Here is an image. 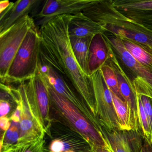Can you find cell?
I'll return each instance as SVG.
<instances>
[{
  "label": "cell",
  "instance_id": "obj_23",
  "mask_svg": "<svg viewBox=\"0 0 152 152\" xmlns=\"http://www.w3.org/2000/svg\"><path fill=\"white\" fill-rule=\"evenodd\" d=\"M136 96L137 101L139 122L141 132L148 144L152 145V133L149 121L143 107L140 96L139 95Z\"/></svg>",
  "mask_w": 152,
  "mask_h": 152
},
{
  "label": "cell",
  "instance_id": "obj_4",
  "mask_svg": "<svg viewBox=\"0 0 152 152\" xmlns=\"http://www.w3.org/2000/svg\"><path fill=\"white\" fill-rule=\"evenodd\" d=\"M46 84L50 107L58 112L68 123V126L82 137L91 148L105 147L106 144L102 132L72 102Z\"/></svg>",
  "mask_w": 152,
  "mask_h": 152
},
{
  "label": "cell",
  "instance_id": "obj_2",
  "mask_svg": "<svg viewBox=\"0 0 152 152\" xmlns=\"http://www.w3.org/2000/svg\"><path fill=\"white\" fill-rule=\"evenodd\" d=\"M83 12L99 24L104 32L121 39L131 40L152 53V31L120 13L110 0H96L92 6Z\"/></svg>",
  "mask_w": 152,
  "mask_h": 152
},
{
  "label": "cell",
  "instance_id": "obj_18",
  "mask_svg": "<svg viewBox=\"0 0 152 152\" xmlns=\"http://www.w3.org/2000/svg\"><path fill=\"white\" fill-rule=\"evenodd\" d=\"M93 37L70 38L73 52L78 64L83 72L89 76V54L90 46Z\"/></svg>",
  "mask_w": 152,
  "mask_h": 152
},
{
  "label": "cell",
  "instance_id": "obj_29",
  "mask_svg": "<svg viewBox=\"0 0 152 152\" xmlns=\"http://www.w3.org/2000/svg\"><path fill=\"white\" fill-rule=\"evenodd\" d=\"M92 152H113L106 144L104 147H92Z\"/></svg>",
  "mask_w": 152,
  "mask_h": 152
},
{
  "label": "cell",
  "instance_id": "obj_19",
  "mask_svg": "<svg viewBox=\"0 0 152 152\" xmlns=\"http://www.w3.org/2000/svg\"><path fill=\"white\" fill-rule=\"evenodd\" d=\"M113 102L115 113L119 122L120 129L123 130H134L141 132L137 127L133 119L132 112L129 107L112 93Z\"/></svg>",
  "mask_w": 152,
  "mask_h": 152
},
{
  "label": "cell",
  "instance_id": "obj_3",
  "mask_svg": "<svg viewBox=\"0 0 152 152\" xmlns=\"http://www.w3.org/2000/svg\"><path fill=\"white\" fill-rule=\"evenodd\" d=\"M102 34L130 80L135 95L145 96L152 99V70L136 60L120 38L106 32Z\"/></svg>",
  "mask_w": 152,
  "mask_h": 152
},
{
  "label": "cell",
  "instance_id": "obj_5",
  "mask_svg": "<svg viewBox=\"0 0 152 152\" xmlns=\"http://www.w3.org/2000/svg\"><path fill=\"white\" fill-rule=\"evenodd\" d=\"M41 38L36 26L30 30L17 53L6 82H24L36 75L40 62Z\"/></svg>",
  "mask_w": 152,
  "mask_h": 152
},
{
  "label": "cell",
  "instance_id": "obj_1",
  "mask_svg": "<svg viewBox=\"0 0 152 152\" xmlns=\"http://www.w3.org/2000/svg\"><path fill=\"white\" fill-rule=\"evenodd\" d=\"M72 16L56 17L41 27V63L66 79L96 117L91 78L78 64L70 42L68 26Z\"/></svg>",
  "mask_w": 152,
  "mask_h": 152
},
{
  "label": "cell",
  "instance_id": "obj_14",
  "mask_svg": "<svg viewBox=\"0 0 152 152\" xmlns=\"http://www.w3.org/2000/svg\"><path fill=\"white\" fill-rule=\"evenodd\" d=\"M107 44L109 48V58L106 63L108 64L114 70L117 76L118 86L121 95L125 103L128 105L131 110L133 119L136 125L140 129H141L139 122L137 96L135 95L132 88L130 80L123 69L111 47L108 43Z\"/></svg>",
  "mask_w": 152,
  "mask_h": 152
},
{
  "label": "cell",
  "instance_id": "obj_33",
  "mask_svg": "<svg viewBox=\"0 0 152 152\" xmlns=\"http://www.w3.org/2000/svg\"><path fill=\"white\" fill-rule=\"evenodd\" d=\"M64 152H75L73 150H67V151H64Z\"/></svg>",
  "mask_w": 152,
  "mask_h": 152
},
{
  "label": "cell",
  "instance_id": "obj_28",
  "mask_svg": "<svg viewBox=\"0 0 152 152\" xmlns=\"http://www.w3.org/2000/svg\"><path fill=\"white\" fill-rule=\"evenodd\" d=\"M17 107L15 112L10 117L12 121L16 123H19L21 120V108L20 105L18 103H16Z\"/></svg>",
  "mask_w": 152,
  "mask_h": 152
},
{
  "label": "cell",
  "instance_id": "obj_21",
  "mask_svg": "<svg viewBox=\"0 0 152 152\" xmlns=\"http://www.w3.org/2000/svg\"><path fill=\"white\" fill-rule=\"evenodd\" d=\"M20 122L12 121L10 128L1 136V152H10L18 143L20 136Z\"/></svg>",
  "mask_w": 152,
  "mask_h": 152
},
{
  "label": "cell",
  "instance_id": "obj_31",
  "mask_svg": "<svg viewBox=\"0 0 152 152\" xmlns=\"http://www.w3.org/2000/svg\"><path fill=\"white\" fill-rule=\"evenodd\" d=\"M148 143L145 140V144L143 146V149H142V152H149L148 148Z\"/></svg>",
  "mask_w": 152,
  "mask_h": 152
},
{
  "label": "cell",
  "instance_id": "obj_17",
  "mask_svg": "<svg viewBox=\"0 0 152 152\" xmlns=\"http://www.w3.org/2000/svg\"><path fill=\"white\" fill-rule=\"evenodd\" d=\"M108 44L102 33L93 37L89 48V67L91 75L100 69L109 58Z\"/></svg>",
  "mask_w": 152,
  "mask_h": 152
},
{
  "label": "cell",
  "instance_id": "obj_30",
  "mask_svg": "<svg viewBox=\"0 0 152 152\" xmlns=\"http://www.w3.org/2000/svg\"><path fill=\"white\" fill-rule=\"evenodd\" d=\"M12 2L9 1H1L0 2V13L6 10L11 5Z\"/></svg>",
  "mask_w": 152,
  "mask_h": 152
},
{
  "label": "cell",
  "instance_id": "obj_6",
  "mask_svg": "<svg viewBox=\"0 0 152 152\" xmlns=\"http://www.w3.org/2000/svg\"><path fill=\"white\" fill-rule=\"evenodd\" d=\"M35 26L29 15L0 33V79L5 83L11 64L29 31Z\"/></svg>",
  "mask_w": 152,
  "mask_h": 152
},
{
  "label": "cell",
  "instance_id": "obj_16",
  "mask_svg": "<svg viewBox=\"0 0 152 152\" xmlns=\"http://www.w3.org/2000/svg\"><path fill=\"white\" fill-rule=\"evenodd\" d=\"M42 1L39 0H19L14 2L8 13L0 19V33L6 31L22 18L29 15Z\"/></svg>",
  "mask_w": 152,
  "mask_h": 152
},
{
  "label": "cell",
  "instance_id": "obj_13",
  "mask_svg": "<svg viewBox=\"0 0 152 152\" xmlns=\"http://www.w3.org/2000/svg\"><path fill=\"white\" fill-rule=\"evenodd\" d=\"M126 17L152 31V0H110Z\"/></svg>",
  "mask_w": 152,
  "mask_h": 152
},
{
  "label": "cell",
  "instance_id": "obj_12",
  "mask_svg": "<svg viewBox=\"0 0 152 152\" xmlns=\"http://www.w3.org/2000/svg\"><path fill=\"white\" fill-rule=\"evenodd\" d=\"M96 0H47L36 15L41 27L51 19L64 15H75L92 6Z\"/></svg>",
  "mask_w": 152,
  "mask_h": 152
},
{
  "label": "cell",
  "instance_id": "obj_10",
  "mask_svg": "<svg viewBox=\"0 0 152 152\" xmlns=\"http://www.w3.org/2000/svg\"><path fill=\"white\" fill-rule=\"evenodd\" d=\"M14 96L16 103H18L21 108L20 136L16 145H22L44 137L46 133L30 107L25 82L20 83L17 88H14Z\"/></svg>",
  "mask_w": 152,
  "mask_h": 152
},
{
  "label": "cell",
  "instance_id": "obj_8",
  "mask_svg": "<svg viewBox=\"0 0 152 152\" xmlns=\"http://www.w3.org/2000/svg\"><path fill=\"white\" fill-rule=\"evenodd\" d=\"M96 105V114L102 127L120 129L112 92L106 84L100 69L91 75Z\"/></svg>",
  "mask_w": 152,
  "mask_h": 152
},
{
  "label": "cell",
  "instance_id": "obj_15",
  "mask_svg": "<svg viewBox=\"0 0 152 152\" xmlns=\"http://www.w3.org/2000/svg\"><path fill=\"white\" fill-rule=\"evenodd\" d=\"M103 27L83 12L73 15L68 26L70 38H87L104 32Z\"/></svg>",
  "mask_w": 152,
  "mask_h": 152
},
{
  "label": "cell",
  "instance_id": "obj_24",
  "mask_svg": "<svg viewBox=\"0 0 152 152\" xmlns=\"http://www.w3.org/2000/svg\"><path fill=\"white\" fill-rule=\"evenodd\" d=\"M44 137L31 142L15 146L11 152H44Z\"/></svg>",
  "mask_w": 152,
  "mask_h": 152
},
{
  "label": "cell",
  "instance_id": "obj_20",
  "mask_svg": "<svg viewBox=\"0 0 152 152\" xmlns=\"http://www.w3.org/2000/svg\"><path fill=\"white\" fill-rule=\"evenodd\" d=\"M121 39L125 48L136 60L152 70V52L131 40L124 38Z\"/></svg>",
  "mask_w": 152,
  "mask_h": 152
},
{
  "label": "cell",
  "instance_id": "obj_27",
  "mask_svg": "<svg viewBox=\"0 0 152 152\" xmlns=\"http://www.w3.org/2000/svg\"><path fill=\"white\" fill-rule=\"evenodd\" d=\"M11 123L7 116H2L0 118V127L2 130L6 132L10 128Z\"/></svg>",
  "mask_w": 152,
  "mask_h": 152
},
{
  "label": "cell",
  "instance_id": "obj_7",
  "mask_svg": "<svg viewBox=\"0 0 152 152\" xmlns=\"http://www.w3.org/2000/svg\"><path fill=\"white\" fill-rule=\"evenodd\" d=\"M38 71L48 86L72 102L102 132V127L99 121L66 79L52 67L42 64L41 61Z\"/></svg>",
  "mask_w": 152,
  "mask_h": 152
},
{
  "label": "cell",
  "instance_id": "obj_22",
  "mask_svg": "<svg viewBox=\"0 0 152 152\" xmlns=\"http://www.w3.org/2000/svg\"><path fill=\"white\" fill-rule=\"evenodd\" d=\"M100 70L106 84L111 92L117 96L120 99L124 101L120 92L117 76L114 69L108 64L106 63L101 67Z\"/></svg>",
  "mask_w": 152,
  "mask_h": 152
},
{
  "label": "cell",
  "instance_id": "obj_34",
  "mask_svg": "<svg viewBox=\"0 0 152 152\" xmlns=\"http://www.w3.org/2000/svg\"></svg>",
  "mask_w": 152,
  "mask_h": 152
},
{
  "label": "cell",
  "instance_id": "obj_32",
  "mask_svg": "<svg viewBox=\"0 0 152 152\" xmlns=\"http://www.w3.org/2000/svg\"><path fill=\"white\" fill-rule=\"evenodd\" d=\"M148 148L149 152H152V145L148 144Z\"/></svg>",
  "mask_w": 152,
  "mask_h": 152
},
{
  "label": "cell",
  "instance_id": "obj_26",
  "mask_svg": "<svg viewBox=\"0 0 152 152\" xmlns=\"http://www.w3.org/2000/svg\"><path fill=\"white\" fill-rule=\"evenodd\" d=\"M50 152H64L65 151V144L64 140L56 139L50 143L49 147Z\"/></svg>",
  "mask_w": 152,
  "mask_h": 152
},
{
  "label": "cell",
  "instance_id": "obj_25",
  "mask_svg": "<svg viewBox=\"0 0 152 152\" xmlns=\"http://www.w3.org/2000/svg\"><path fill=\"white\" fill-rule=\"evenodd\" d=\"M140 96L143 107L149 121L152 133V99L145 96Z\"/></svg>",
  "mask_w": 152,
  "mask_h": 152
},
{
  "label": "cell",
  "instance_id": "obj_9",
  "mask_svg": "<svg viewBox=\"0 0 152 152\" xmlns=\"http://www.w3.org/2000/svg\"><path fill=\"white\" fill-rule=\"evenodd\" d=\"M26 93L30 107L45 133L51 126L50 103L47 84L38 71L34 77L26 83Z\"/></svg>",
  "mask_w": 152,
  "mask_h": 152
},
{
  "label": "cell",
  "instance_id": "obj_11",
  "mask_svg": "<svg viewBox=\"0 0 152 152\" xmlns=\"http://www.w3.org/2000/svg\"><path fill=\"white\" fill-rule=\"evenodd\" d=\"M102 132L106 144L113 152H142L145 139L141 132L102 127Z\"/></svg>",
  "mask_w": 152,
  "mask_h": 152
}]
</instances>
